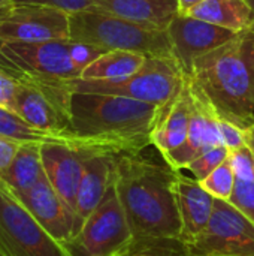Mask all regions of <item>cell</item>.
Listing matches in <instances>:
<instances>
[{
  "mask_svg": "<svg viewBox=\"0 0 254 256\" xmlns=\"http://www.w3.org/2000/svg\"><path fill=\"white\" fill-rule=\"evenodd\" d=\"M114 184L133 236L132 254L184 256L174 192L178 171L142 153L114 154Z\"/></svg>",
  "mask_w": 254,
  "mask_h": 256,
  "instance_id": "6da1fadb",
  "label": "cell"
},
{
  "mask_svg": "<svg viewBox=\"0 0 254 256\" xmlns=\"http://www.w3.org/2000/svg\"><path fill=\"white\" fill-rule=\"evenodd\" d=\"M162 108L123 96L72 93L70 146L88 153H142Z\"/></svg>",
  "mask_w": 254,
  "mask_h": 256,
  "instance_id": "7a4b0ae2",
  "label": "cell"
},
{
  "mask_svg": "<svg viewBox=\"0 0 254 256\" xmlns=\"http://www.w3.org/2000/svg\"><path fill=\"white\" fill-rule=\"evenodd\" d=\"M187 78L222 118L249 129L254 124V26L199 57Z\"/></svg>",
  "mask_w": 254,
  "mask_h": 256,
  "instance_id": "3957f363",
  "label": "cell"
},
{
  "mask_svg": "<svg viewBox=\"0 0 254 256\" xmlns=\"http://www.w3.org/2000/svg\"><path fill=\"white\" fill-rule=\"evenodd\" d=\"M70 40L87 42L100 48L126 50L147 57L172 56L166 30L147 27L99 8L69 15Z\"/></svg>",
  "mask_w": 254,
  "mask_h": 256,
  "instance_id": "277c9868",
  "label": "cell"
},
{
  "mask_svg": "<svg viewBox=\"0 0 254 256\" xmlns=\"http://www.w3.org/2000/svg\"><path fill=\"white\" fill-rule=\"evenodd\" d=\"M186 74L172 56L147 57L142 68L118 80H84L69 81L75 93H97L130 98L135 100L166 106L183 88Z\"/></svg>",
  "mask_w": 254,
  "mask_h": 256,
  "instance_id": "5b68a950",
  "label": "cell"
},
{
  "mask_svg": "<svg viewBox=\"0 0 254 256\" xmlns=\"http://www.w3.org/2000/svg\"><path fill=\"white\" fill-rule=\"evenodd\" d=\"M70 256H124L133 250V236L115 184L84 225L63 244Z\"/></svg>",
  "mask_w": 254,
  "mask_h": 256,
  "instance_id": "8992f818",
  "label": "cell"
},
{
  "mask_svg": "<svg viewBox=\"0 0 254 256\" xmlns=\"http://www.w3.org/2000/svg\"><path fill=\"white\" fill-rule=\"evenodd\" d=\"M15 78V76H13ZM15 114L31 126L49 134L69 136L70 98L69 81L16 76Z\"/></svg>",
  "mask_w": 254,
  "mask_h": 256,
  "instance_id": "52a82bcc",
  "label": "cell"
},
{
  "mask_svg": "<svg viewBox=\"0 0 254 256\" xmlns=\"http://www.w3.org/2000/svg\"><path fill=\"white\" fill-rule=\"evenodd\" d=\"M67 40L18 42L0 39V68L15 78L31 76L61 81L81 78V70L69 54Z\"/></svg>",
  "mask_w": 254,
  "mask_h": 256,
  "instance_id": "ba28073f",
  "label": "cell"
},
{
  "mask_svg": "<svg viewBox=\"0 0 254 256\" xmlns=\"http://www.w3.org/2000/svg\"><path fill=\"white\" fill-rule=\"evenodd\" d=\"M0 254L3 256H70L0 182Z\"/></svg>",
  "mask_w": 254,
  "mask_h": 256,
  "instance_id": "9c48e42d",
  "label": "cell"
},
{
  "mask_svg": "<svg viewBox=\"0 0 254 256\" xmlns=\"http://www.w3.org/2000/svg\"><path fill=\"white\" fill-rule=\"evenodd\" d=\"M183 250L184 256H254V222L229 201L216 200L208 226Z\"/></svg>",
  "mask_w": 254,
  "mask_h": 256,
  "instance_id": "30bf717a",
  "label": "cell"
},
{
  "mask_svg": "<svg viewBox=\"0 0 254 256\" xmlns=\"http://www.w3.org/2000/svg\"><path fill=\"white\" fill-rule=\"evenodd\" d=\"M172 57L183 72L190 75L195 62L231 40L237 33L217 24L195 18L192 15H177L166 28Z\"/></svg>",
  "mask_w": 254,
  "mask_h": 256,
  "instance_id": "8fae6325",
  "label": "cell"
},
{
  "mask_svg": "<svg viewBox=\"0 0 254 256\" xmlns=\"http://www.w3.org/2000/svg\"><path fill=\"white\" fill-rule=\"evenodd\" d=\"M0 39L18 42H49L70 39L69 14L55 8L15 4L0 26Z\"/></svg>",
  "mask_w": 254,
  "mask_h": 256,
  "instance_id": "7c38bea8",
  "label": "cell"
},
{
  "mask_svg": "<svg viewBox=\"0 0 254 256\" xmlns=\"http://www.w3.org/2000/svg\"><path fill=\"white\" fill-rule=\"evenodd\" d=\"M189 84L193 98V110H192L187 140L180 148L163 158V160L175 171L186 170V166L195 158L205 153L207 150L219 146H225L219 128V114L216 112L210 100L205 98V94L199 92L190 81Z\"/></svg>",
  "mask_w": 254,
  "mask_h": 256,
  "instance_id": "4fadbf2b",
  "label": "cell"
},
{
  "mask_svg": "<svg viewBox=\"0 0 254 256\" xmlns=\"http://www.w3.org/2000/svg\"><path fill=\"white\" fill-rule=\"evenodd\" d=\"M13 195L39 222V225L58 243L64 244L75 236V213L54 190L46 176L31 189Z\"/></svg>",
  "mask_w": 254,
  "mask_h": 256,
  "instance_id": "5bb4252c",
  "label": "cell"
},
{
  "mask_svg": "<svg viewBox=\"0 0 254 256\" xmlns=\"http://www.w3.org/2000/svg\"><path fill=\"white\" fill-rule=\"evenodd\" d=\"M40 154L48 182L75 213L76 195L90 153L63 142H46L42 144Z\"/></svg>",
  "mask_w": 254,
  "mask_h": 256,
  "instance_id": "9a60e30c",
  "label": "cell"
},
{
  "mask_svg": "<svg viewBox=\"0 0 254 256\" xmlns=\"http://www.w3.org/2000/svg\"><path fill=\"white\" fill-rule=\"evenodd\" d=\"M174 192L181 220V243L184 244L208 226L216 198L202 188L201 182L181 174V171L177 172Z\"/></svg>",
  "mask_w": 254,
  "mask_h": 256,
  "instance_id": "2e32d148",
  "label": "cell"
},
{
  "mask_svg": "<svg viewBox=\"0 0 254 256\" xmlns=\"http://www.w3.org/2000/svg\"><path fill=\"white\" fill-rule=\"evenodd\" d=\"M192 110L193 98L190 84L186 78L181 92L162 108L151 134V146L157 148L162 158H166L186 142Z\"/></svg>",
  "mask_w": 254,
  "mask_h": 256,
  "instance_id": "e0dca14e",
  "label": "cell"
},
{
  "mask_svg": "<svg viewBox=\"0 0 254 256\" xmlns=\"http://www.w3.org/2000/svg\"><path fill=\"white\" fill-rule=\"evenodd\" d=\"M115 165L114 154L90 153L85 159L84 174L79 183L75 207L76 232L84 225L85 219L99 207L114 183Z\"/></svg>",
  "mask_w": 254,
  "mask_h": 256,
  "instance_id": "ac0fdd59",
  "label": "cell"
},
{
  "mask_svg": "<svg viewBox=\"0 0 254 256\" xmlns=\"http://www.w3.org/2000/svg\"><path fill=\"white\" fill-rule=\"evenodd\" d=\"M96 6L115 16L166 30L178 15L177 0H94Z\"/></svg>",
  "mask_w": 254,
  "mask_h": 256,
  "instance_id": "d6986e66",
  "label": "cell"
},
{
  "mask_svg": "<svg viewBox=\"0 0 254 256\" xmlns=\"http://www.w3.org/2000/svg\"><path fill=\"white\" fill-rule=\"evenodd\" d=\"M189 15L235 33L254 26V9L247 0H204Z\"/></svg>",
  "mask_w": 254,
  "mask_h": 256,
  "instance_id": "ffe728a7",
  "label": "cell"
},
{
  "mask_svg": "<svg viewBox=\"0 0 254 256\" xmlns=\"http://www.w3.org/2000/svg\"><path fill=\"white\" fill-rule=\"evenodd\" d=\"M42 144L25 142L21 144L9 168L0 177V182L13 194L31 189L45 177L42 154Z\"/></svg>",
  "mask_w": 254,
  "mask_h": 256,
  "instance_id": "44dd1931",
  "label": "cell"
},
{
  "mask_svg": "<svg viewBox=\"0 0 254 256\" xmlns=\"http://www.w3.org/2000/svg\"><path fill=\"white\" fill-rule=\"evenodd\" d=\"M147 56L126 50H109L87 66L81 75L84 80H118L138 72Z\"/></svg>",
  "mask_w": 254,
  "mask_h": 256,
  "instance_id": "7402d4cb",
  "label": "cell"
},
{
  "mask_svg": "<svg viewBox=\"0 0 254 256\" xmlns=\"http://www.w3.org/2000/svg\"><path fill=\"white\" fill-rule=\"evenodd\" d=\"M0 135L13 140L19 144L25 142H36V144H46V142H63L69 144V136L55 135L37 129L21 118L18 114L7 111L0 106Z\"/></svg>",
  "mask_w": 254,
  "mask_h": 256,
  "instance_id": "603a6c76",
  "label": "cell"
},
{
  "mask_svg": "<svg viewBox=\"0 0 254 256\" xmlns=\"http://www.w3.org/2000/svg\"><path fill=\"white\" fill-rule=\"evenodd\" d=\"M235 180H237V177L232 170L231 159L228 158L210 176H207L201 182V184L216 200L229 201L234 194V189H235Z\"/></svg>",
  "mask_w": 254,
  "mask_h": 256,
  "instance_id": "cb8c5ba5",
  "label": "cell"
},
{
  "mask_svg": "<svg viewBox=\"0 0 254 256\" xmlns=\"http://www.w3.org/2000/svg\"><path fill=\"white\" fill-rule=\"evenodd\" d=\"M228 158H229V150L225 146H219V147L210 148L205 153L195 158L186 166V170H189L198 182H202L207 176H210Z\"/></svg>",
  "mask_w": 254,
  "mask_h": 256,
  "instance_id": "d4e9b609",
  "label": "cell"
},
{
  "mask_svg": "<svg viewBox=\"0 0 254 256\" xmlns=\"http://www.w3.org/2000/svg\"><path fill=\"white\" fill-rule=\"evenodd\" d=\"M229 202L254 222V180L237 178Z\"/></svg>",
  "mask_w": 254,
  "mask_h": 256,
  "instance_id": "484cf974",
  "label": "cell"
},
{
  "mask_svg": "<svg viewBox=\"0 0 254 256\" xmlns=\"http://www.w3.org/2000/svg\"><path fill=\"white\" fill-rule=\"evenodd\" d=\"M67 46H69V54L72 57V62L81 70V75L87 66H90L94 60H97L102 54L106 52L105 48H100L97 45L70 40V39L67 40Z\"/></svg>",
  "mask_w": 254,
  "mask_h": 256,
  "instance_id": "4316f807",
  "label": "cell"
},
{
  "mask_svg": "<svg viewBox=\"0 0 254 256\" xmlns=\"http://www.w3.org/2000/svg\"><path fill=\"white\" fill-rule=\"evenodd\" d=\"M13 3L15 4H36V6L55 8L63 12H67L69 15L97 8L94 0H13Z\"/></svg>",
  "mask_w": 254,
  "mask_h": 256,
  "instance_id": "83f0119b",
  "label": "cell"
},
{
  "mask_svg": "<svg viewBox=\"0 0 254 256\" xmlns=\"http://www.w3.org/2000/svg\"><path fill=\"white\" fill-rule=\"evenodd\" d=\"M229 159L237 178L254 180V158L249 146L229 152Z\"/></svg>",
  "mask_w": 254,
  "mask_h": 256,
  "instance_id": "f1b7e54d",
  "label": "cell"
},
{
  "mask_svg": "<svg viewBox=\"0 0 254 256\" xmlns=\"http://www.w3.org/2000/svg\"><path fill=\"white\" fill-rule=\"evenodd\" d=\"M219 128H220L223 144L229 152H234V150H238V148L247 146L246 129L237 126L232 122H228V120L222 118L220 116H219Z\"/></svg>",
  "mask_w": 254,
  "mask_h": 256,
  "instance_id": "f546056e",
  "label": "cell"
},
{
  "mask_svg": "<svg viewBox=\"0 0 254 256\" xmlns=\"http://www.w3.org/2000/svg\"><path fill=\"white\" fill-rule=\"evenodd\" d=\"M18 80L0 68V106L15 112Z\"/></svg>",
  "mask_w": 254,
  "mask_h": 256,
  "instance_id": "4dcf8cb0",
  "label": "cell"
},
{
  "mask_svg": "<svg viewBox=\"0 0 254 256\" xmlns=\"http://www.w3.org/2000/svg\"><path fill=\"white\" fill-rule=\"evenodd\" d=\"M19 146H21L19 142L0 135V177L9 168V165L13 160Z\"/></svg>",
  "mask_w": 254,
  "mask_h": 256,
  "instance_id": "1f68e13d",
  "label": "cell"
},
{
  "mask_svg": "<svg viewBox=\"0 0 254 256\" xmlns=\"http://www.w3.org/2000/svg\"><path fill=\"white\" fill-rule=\"evenodd\" d=\"M204 0H177L178 3V14L180 15H189V12L196 8L199 3H202Z\"/></svg>",
  "mask_w": 254,
  "mask_h": 256,
  "instance_id": "d6a6232c",
  "label": "cell"
},
{
  "mask_svg": "<svg viewBox=\"0 0 254 256\" xmlns=\"http://www.w3.org/2000/svg\"><path fill=\"white\" fill-rule=\"evenodd\" d=\"M15 9V3H0V26L10 16Z\"/></svg>",
  "mask_w": 254,
  "mask_h": 256,
  "instance_id": "836d02e7",
  "label": "cell"
},
{
  "mask_svg": "<svg viewBox=\"0 0 254 256\" xmlns=\"http://www.w3.org/2000/svg\"><path fill=\"white\" fill-rule=\"evenodd\" d=\"M246 135H247V146L250 147L254 158V124H252L249 129H246Z\"/></svg>",
  "mask_w": 254,
  "mask_h": 256,
  "instance_id": "e575fe53",
  "label": "cell"
},
{
  "mask_svg": "<svg viewBox=\"0 0 254 256\" xmlns=\"http://www.w3.org/2000/svg\"><path fill=\"white\" fill-rule=\"evenodd\" d=\"M0 3H13V0H0Z\"/></svg>",
  "mask_w": 254,
  "mask_h": 256,
  "instance_id": "d590c367",
  "label": "cell"
},
{
  "mask_svg": "<svg viewBox=\"0 0 254 256\" xmlns=\"http://www.w3.org/2000/svg\"><path fill=\"white\" fill-rule=\"evenodd\" d=\"M247 2H249V3L252 4V8H253V9H254V0H247Z\"/></svg>",
  "mask_w": 254,
  "mask_h": 256,
  "instance_id": "8d00e7d4",
  "label": "cell"
},
{
  "mask_svg": "<svg viewBox=\"0 0 254 256\" xmlns=\"http://www.w3.org/2000/svg\"><path fill=\"white\" fill-rule=\"evenodd\" d=\"M124 256H136L135 254H129V255H124Z\"/></svg>",
  "mask_w": 254,
  "mask_h": 256,
  "instance_id": "74e56055",
  "label": "cell"
},
{
  "mask_svg": "<svg viewBox=\"0 0 254 256\" xmlns=\"http://www.w3.org/2000/svg\"><path fill=\"white\" fill-rule=\"evenodd\" d=\"M136 255V254H135ZM136 256H153V255H136Z\"/></svg>",
  "mask_w": 254,
  "mask_h": 256,
  "instance_id": "f35d334b",
  "label": "cell"
},
{
  "mask_svg": "<svg viewBox=\"0 0 254 256\" xmlns=\"http://www.w3.org/2000/svg\"><path fill=\"white\" fill-rule=\"evenodd\" d=\"M0 256H3V255H1V254H0Z\"/></svg>",
  "mask_w": 254,
  "mask_h": 256,
  "instance_id": "ab89813d",
  "label": "cell"
}]
</instances>
